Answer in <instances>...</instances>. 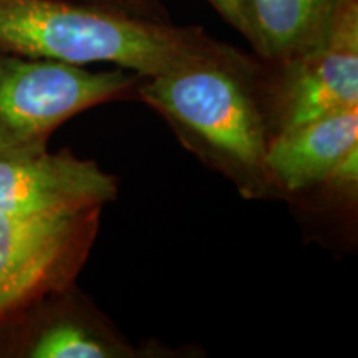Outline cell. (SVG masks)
Returning a JSON list of instances; mask_svg holds the SVG:
<instances>
[{"label":"cell","instance_id":"obj_1","mask_svg":"<svg viewBox=\"0 0 358 358\" xmlns=\"http://www.w3.org/2000/svg\"><path fill=\"white\" fill-rule=\"evenodd\" d=\"M266 83V62L224 43L213 55L145 77L134 96L243 198L279 199L267 169L272 129Z\"/></svg>","mask_w":358,"mask_h":358},{"label":"cell","instance_id":"obj_2","mask_svg":"<svg viewBox=\"0 0 358 358\" xmlns=\"http://www.w3.org/2000/svg\"><path fill=\"white\" fill-rule=\"evenodd\" d=\"M224 43L203 27L138 19L77 0H0V48L32 58L110 64L155 77L213 55Z\"/></svg>","mask_w":358,"mask_h":358},{"label":"cell","instance_id":"obj_3","mask_svg":"<svg viewBox=\"0 0 358 358\" xmlns=\"http://www.w3.org/2000/svg\"><path fill=\"white\" fill-rule=\"evenodd\" d=\"M143 78L118 66L95 71L0 48V161L43 153L65 122L103 103L133 98Z\"/></svg>","mask_w":358,"mask_h":358},{"label":"cell","instance_id":"obj_4","mask_svg":"<svg viewBox=\"0 0 358 358\" xmlns=\"http://www.w3.org/2000/svg\"><path fill=\"white\" fill-rule=\"evenodd\" d=\"M101 209L0 211V322L75 284L96 241Z\"/></svg>","mask_w":358,"mask_h":358},{"label":"cell","instance_id":"obj_5","mask_svg":"<svg viewBox=\"0 0 358 358\" xmlns=\"http://www.w3.org/2000/svg\"><path fill=\"white\" fill-rule=\"evenodd\" d=\"M266 65L272 138L358 106V3L319 47L284 64Z\"/></svg>","mask_w":358,"mask_h":358},{"label":"cell","instance_id":"obj_6","mask_svg":"<svg viewBox=\"0 0 358 358\" xmlns=\"http://www.w3.org/2000/svg\"><path fill=\"white\" fill-rule=\"evenodd\" d=\"M155 352L166 348L134 345L75 284L0 322L2 358H143Z\"/></svg>","mask_w":358,"mask_h":358},{"label":"cell","instance_id":"obj_7","mask_svg":"<svg viewBox=\"0 0 358 358\" xmlns=\"http://www.w3.org/2000/svg\"><path fill=\"white\" fill-rule=\"evenodd\" d=\"M118 196V179L71 151H43L0 161V211L69 214L103 208Z\"/></svg>","mask_w":358,"mask_h":358},{"label":"cell","instance_id":"obj_8","mask_svg":"<svg viewBox=\"0 0 358 358\" xmlns=\"http://www.w3.org/2000/svg\"><path fill=\"white\" fill-rule=\"evenodd\" d=\"M355 148L358 106L277 134L267 150V169L279 199L320 187Z\"/></svg>","mask_w":358,"mask_h":358},{"label":"cell","instance_id":"obj_9","mask_svg":"<svg viewBox=\"0 0 358 358\" xmlns=\"http://www.w3.org/2000/svg\"><path fill=\"white\" fill-rule=\"evenodd\" d=\"M248 42L268 65L301 57L325 42L358 0H243Z\"/></svg>","mask_w":358,"mask_h":358},{"label":"cell","instance_id":"obj_10","mask_svg":"<svg viewBox=\"0 0 358 358\" xmlns=\"http://www.w3.org/2000/svg\"><path fill=\"white\" fill-rule=\"evenodd\" d=\"M320 187L332 192L337 201H345L348 204L355 203L358 191V148L340 161L335 171Z\"/></svg>","mask_w":358,"mask_h":358},{"label":"cell","instance_id":"obj_11","mask_svg":"<svg viewBox=\"0 0 358 358\" xmlns=\"http://www.w3.org/2000/svg\"><path fill=\"white\" fill-rule=\"evenodd\" d=\"M77 2L111 8V10L128 13V15L138 17V19L153 22H171L164 0H77Z\"/></svg>","mask_w":358,"mask_h":358},{"label":"cell","instance_id":"obj_12","mask_svg":"<svg viewBox=\"0 0 358 358\" xmlns=\"http://www.w3.org/2000/svg\"><path fill=\"white\" fill-rule=\"evenodd\" d=\"M208 2L211 3L214 10H216L231 27H234L237 32L243 35L245 40L249 38V24L248 17H245L243 0H208Z\"/></svg>","mask_w":358,"mask_h":358}]
</instances>
